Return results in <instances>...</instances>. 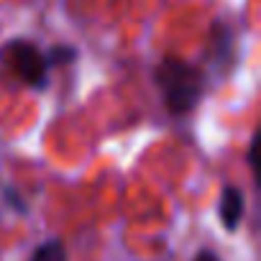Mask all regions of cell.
Here are the masks:
<instances>
[{
    "label": "cell",
    "instance_id": "obj_1",
    "mask_svg": "<svg viewBox=\"0 0 261 261\" xmlns=\"http://www.w3.org/2000/svg\"><path fill=\"white\" fill-rule=\"evenodd\" d=\"M156 85L162 87L164 92V100H167V108L174 113V115H185L190 113L197 100H200V74L195 67L185 64V62H164L159 69H156Z\"/></svg>",
    "mask_w": 261,
    "mask_h": 261
},
{
    "label": "cell",
    "instance_id": "obj_2",
    "mask_svg": "<svg viewBox=\"0 0 261 261\" xmlns=\"http://www.w3.org/2000/svg\"><path fill=\"white\" fill-rule=\"evenodd\" d=\"M0 59H3V64L16 72L23 82L34 85V87H44L46 82V57L31 44V41H11L3 46V51H0Z\"/></svg>",
    "mask_w": 261,
    "mask_h": 261
},
{
    "label": "cell",
    "instance_id": "obj_3",
    "mask_svg": "<svg viewBox=\"0 0 261 261\" xmlns=\"http://www.w3.org/2000/svg\"><path fill=\"white\" fill-rule=\"evenodd\" d=\"M241 218H243V192L228 185L220 195V220L228 230H236Z\"/></svg>",
    "mask_w": 261,
    "mask_h": 261
},
{
    "label": "cell",
    "instance_id": "obj_4",
    "mask_svg": "<svg viewBox=\"0 0 261 261\" xmlns=\"http://www.w3.org/2000/svg\"><path fill=\"white\" fill-rule=\"evenodd\" d=\"M31 261H67L64 256V246L59 241H46L44 246H39L31 256Z\"/></svg>",
    "mask_w": 261,
    "mask_h": 261
},
{
    "label": "cell",
    "instance_id": "obj_5",
    "mask_svg": "<svg viewBox=\"0 0 261 261\" xmlns=\"http://www.w3.org/2000/svg\"><path fill=\"white\" fill-rule=\"evenodd\" d=\"M74 57H77V51H74L72 46H57V49H51V51H49L46 64H69Z\"/></svg>",
    "mask_w": 261,
    "mask_h": 261
},
{
    "label": "cell",
    "instance_id": "obj_6",
    "mask_svg": "<svg viewBox=\"0 0 261 261\" xmlns=\"http://www.w3.org/2000/svg\"><path fill=\"white\" fill-rule=\"evenodd\" d=\"M256 151H258V139L253 136V141H251V151H248V164H251V172H253V174H256V167H258Z\"/></svg>",
    "mask_w": 261,
    "mask_h": 261
},
{
    "label": "cell",
    "instance_id": "obj_7",
    "mask_svg": "<svg viewBox=\"0 0 261 261\" xmlns=\"http://www.w3.org/2000/svg\"><path fill=\"white\" fill-rule=\"evenodd\" d=\"M195 261H218V256H215L213 251H200V253L195 256Z\"/></svg>",
    "mask_w": 261,
    "mask_h": 261
}]
</instances>
